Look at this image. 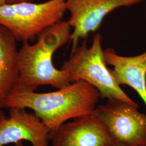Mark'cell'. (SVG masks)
Instances as JSON below:
<instances>
[{
  "label": "cell",
  "instance_id": "cell-1",
  "mask_svg": "<svg viewBox=\"0 0 146 146\" xmlns=\"http://www.w3.org/2000/svg\"><path fill=\"white\" fill-rule=\"evenodd\" d=\"M101 99L99 92L84 81L69 84L57 90L38 93H11L1 107L33 110L50 131L67 121L92 114Z\"/></svg>",
  "mask_w": 146,
  "mask_h": 146
},
{
  "label": "cell",
  "instance_id": "cell-2",
  "mask_svg": "<svg viewBox=\"0 0 146 146\" xmlns=\"http://www.w3.org/2000/svg\"><path fill=\"white\" fill-rule=\"evenodd\" d=\"M71 31L68 21H60L42 33L35 44L23 43L18 52L17 78L11 93L34 92L41 86L58 89L70 84L66 72L54 66L52 58L70 41Z\"/></svg>",
  "mask_w": 146,
  "mask_h": 146
},
{
  "label": "cell",
  "instance_id": "cell-3",
  "mask_svg": "<svg viewBox=\"0 0 146 146\" xmlns=\"http://www.w3.org/2000/svg\"><path fill=\"white\" fill-rule=\"evenodd\" d=\"M61 69L67 74L70 83L84 81L93 86L99 92L102 99H120L137 104L122 89L107 67L100 34L94 36L90 47H87L84 41L73 49Z\"/></svg>",
  "mask_w": 146,
  "mask_h": 146
},
{
  "label": "cell",
  "instance_id": "cell-4",
  "mask_svg": "<svg viewBox=\"0 0 146 146\" xmlns=\"http://www.w3.org/2000/svg\"><path fill=\"white\" fill-rule=\"evenodd\" d=\"M66 11V0L5 3L0 5V25L11 31L17 41L29 42L62 21Z\"/></svg>",
  "mask_w": 146,
  "mask_h": 146
},
{
  "label": "cell",
  "instance_id": "cell-5",
  "mask_svg": "<svg viewBox=\"0 0 146 146\" xmlns=\"http://www.w3.org/2000/svg\"><path fill=\"white\" fill-rule=\"evenodd\" d=\"M137 104L120 99L107 100L94 113L104 125L114 143L146 146V114Z\"/></svg>",
  "mask_w": 146,
  "mask_h": 146
},
{
  "label": "cell",
  "instance_id": "cell-6",
  "mask_svg": "<svg viewBox=\"0 0 146 146\" xmlns=\"http://www.w3.org/2000/svg\"><path fill=\"white\" fill-rule=\"evenodd\" d=\"M143 0H66V9L70 14L68 21L73 29L70 41L72 50L80 40L97 31L104 17L122 7H130Z\"/></svg>",
  "mask_w": 146,
  "mask_h": 146
},
{
  "label": "cell",
  "instance_id": "cell-7",
  "mask_svg": "<svg viewBox=\"0 0 146 146\" xmlns=\"http://www.w3.org/2000/svg\"><path fill=\"white\" fill-rule=\"evenodd\" d=\"M50 133L42 120L26 108H11L8 116L0 111V146L24 140L33 146H48Z\"/></svg>",
  "mask_w": 146,
  "mask_h": 146
},
{
  "label": "cell",
  "instance_id": "cell-8",
  "mask_svg": "<svg viewBox=\"0 0 146 146\" xmlns=\"http://www.w3.org/2000/svg\"><path fill=\"white\" fill-rule=\"evenodd\" d=\"M52 146H113L114 142L94 112L64 123L50 131Z\"/></svg>",
  "mask_w": 146,
  "mask_h": 146
},
{
  "label": "cell",
  "instance_id": "cell-9",
  "mask_svg": "<svg viewBox=\"0 0 146 146\" xmlns=\"http://www.w3.org/2000/svg\"><path fill=\"white\" fill-rule=\"evenodd\" d=\"M104 58L116 81L127 85L140 96L146 106V52L134 56L118 55L111 48L104 50Z\"/></svg>",
  "mask_w": 146,
  "mask_h": 146
},
{
  "label": "cell",
  "instance_id": "cell-10",
  "mask_svg": "<svg viewBox=\"0 0 146 146\" xmlns=\"http://www.w3.org/2000/svg\"><path fill=\"white\" fill-rule=\"evenodd\" d=\"M17 40L0 25V102L10 94L17 78Z\"/></svg>",
  "mask_w": 146,
  "mask_h": 146
},
{
  "label": "cell",
  "instance_id": "cell-11",
  "mask_svg": "<svg viewBox=\"0 0 146 146\" xmlns=\"http://www.w3.org/2000/svg\"><path fill=\"white\" fill-rule=\"evenodd\" d=\"M33 0H6V3H14L23 2H32Z\"/></svg>",
  "mask_w": 146,
  "mask_h": 146
},
{
  "label": "cell",
  "instance_id": "cell-12",
  "mask_svg": "<svg viewBox=\"0 0 146 146\" xmlns=\"http://www.w3.org/2000/svg\"><path fill=\"white\" fill-rule=\"evenodd\" d=\"M113 146H129V145H124V144H121V143H114Z\"/></svg>",
  "mask_w": 146,
  "mask_h": 146
},
{
  "label": "cell",
  "instance_id": "cell-13",
  "mask_svg": "<svg viewBox=\"0 0 146 146\" xmlns=\"http://www.w3.org/2000/svg\"><path fill=\"white\" fill-rule=\"evenodd\" d=\"M15 146H24V145H23V143L22 142H17L15 143Z\"/></svg>",
  "mask_w": 146,
  "mask_h": 146
},
{
  "label": "cell",
  "instance_id": "cell-14",
  "mask_svg": "<svg viewBox=\"0 0 146 146\" xmlns=\"http://www.w3.org/2000/svg\"><path fill=\"white\" fill-rule=\"evenodd\" d=\"M6 3V0H0V5H5Z\"/></svg>",
  "mask_w": 146,
  "mask_h": 146
},
{
  "label": "cell",
  "instance_id": "cell-15",
  "mask_svg": "<svg viewBox=\"0 0 146 146\" xmlns=\"http://www.w3.org/2000/svg\"><path fill=\"white\" fill-rule=\"evenodd\" d=\"M0 108H1V102H0Z\"/></svg>",
  "mask_w": 146,
  "mask_h": 146
}]
</instances>
